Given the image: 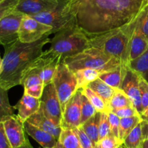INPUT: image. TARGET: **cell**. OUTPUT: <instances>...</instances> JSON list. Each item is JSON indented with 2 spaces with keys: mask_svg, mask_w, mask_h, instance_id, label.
<instances>
[{
  "mask_svg": "<svg viewBox=\"0 0 148 148\" xmlns=\"http://www.w3.org/2000/svg\"><path fill=\"white\" fill-rule=\"evenodd\" d=\"M144 7V0H67L63 12L92 36L131 23Z\"/></svg>",
  "mask_w": 148,
  "mask_h": 148,
  "instance_id": "6da1fadb",
  "label": "cell"
},
{
  "mask_svg": "<svg viewBox=\"0 0 148 148\" xmlns=\"http://www.w3.org/2000/svg\"><path fill=\"white\" fill-rule=\"evenodd\" d=\"M49 35L33 43L20 40L4 46V54L0 73V86L5 90L21 85L22 79L30 64L41 55L43 46L50 43Z\"/></svg>",
  "mask_w": 148,
  "mask_h": 148,
  "instance_id": "7a4b0ae2",
  "label": "cell"
},
{
  "mask_svg": "<svg viewBox=\"0 0 148 148\" xmlns=\"http://www.w3.org/2000/svg\"><path fill=\"white\" fill-rule=\"evenodd\" d=\"M137 23V17L124 26L98 35L88 36L89 47H95L116 58L121 65L129 67L131 39Z\"/></svg>",
  "mask_w": 148,
  "mask_h": 148,
  "instance_id": "3957f363",
  "label": "cell"
},
{
  "mask_svg": "<svg viewBox=\"0 0 148 148\" xmlns=\"http://www.w3.org/2000/svg\"><path fill=\"white\" fill-rule=\"evenodd\" d=\"M63 62L74 73L83 68H92L104 73L114 71L121 65L116 58L95 47H88L75 55L66 57Z\"/></svg>",
  "mask_w": 148,
  "mask_h": 148,
  "instance_id": "277c9868",
  "label": "cell"
},
{
  "mask_svg": "<svg viewBox=\"0 0 148 148\" xmlns=\"http://www.w3.org/2000/svg\"><path fill=\"white\" fill-rule=\"evenodd\" d=\"M50 44L49 49L64 59L89 47V38L77 26H72L55 33Z\"/></svg>",
  "mask_w": 148,
  "mask_h": 148,
  "instance_id": "5b68a950",
  "label": "cell"
},
{
  "mask_svg": "<svg viewBox=\"0 0 148 148\" xmlns=\"http://www.w3.org/2000/svg\"><path fill=\"white\" fill-rule=\"evenodd\" d=\"M52 83L64 111L66 104L78 89L76 75L62 60L58 65Z\"/></svg>",
  "mask_w": 148,
  "mask_h": 148,
  "instance_id": "8992f818",
  "label": "cell"
},
{
  "mask_svg": "<svg viewBox=\"0 0 148 148\" xmlns=\"http://www.w3.org/2000/svg\"><path fill=\"white\" fill-rule=\"evenodd\" d=\"M62 60L63 58L60 55L48 49L30 64L25 72L30 71L37 73L46 86L52 82L58 65Z\"/></svg>",
  "mask_w": 148,
  "mask_h": 148,
  "instance_id": "52a82bcc",
  "label": "cell"
},
{
  "mask_svg": "<svg viewBox=\"0 0 148 148\" xmlns=\"http://www.w3.org/2000/svg\"><path fill=\"white\" fill-rule=\"evenodd\" d=\"M40 100V108L45 115L54 123L61 126L63 110L53 83L45 86Z\"/></svg>",
  "mask_w": 148,
  "mask_h": 148,
  "instance_id": "ba28073f",
  "label": "cell"
},
{
  "mask_svg": "<svg viewBox=\"0 0 148 148\" xmlns=\"http://www.w3.org/2000/svg\"><path fill=\"white\" fill-rule=\"evenodd\" d=\"M67 0H64L56 8L49 11L43 12L38 14L32 15L33 18L37 20L40 23L48 25L52 27L51 35L55 34L57 32L72 26H76L72 19L64 15L63 10Z\"/></svg>",
  "mask_w": 148,
  "mask_h": 148,
  "instance_id": "9c48e42d",
  "label": "cell"
},
{
  "mask_svg": "<svg viewBox=\"0 0 148 148\" xmlns=\"http://www.w3.org/2000/svg\"><path fill=\"white\" fill-rule=\"evenodd\" d=\"M52 27L40 23L27 15H25L19 29V40L23 43L37 41L46 35H51Z\"/></svg>",
  "mask_w": 148,
  "mask_h": 148,
  "instance_id": "30bf717a",
  "label": "cell"
},
{
  "mask_svg": "<svg viewBox=\"0 0 148 148\" xmlns=\"http://www.w3.org/2000/svg\"><path fill=\"white\" fill-rule=\"evenodd\" d=\"M24 15L14 10L0 19V45L5 46L19 40V29Z\"/></svg>",
  "mask_w": 148,
  "mask_h": 148,
  "instance_id": "8fae6325",
  "label": "cell"
},
{
  "mask_svg": "<svg viewBox=\"0 0 148 148\" xmlns=\"http://www.w3.org/2000/svg\"><path fill=\"white\" fill-rule=\"evenodd\" d=\"M81 94L82 89H79L65 106L61 122L62 129H74L81 126Z\"/></svg>",
  "mask_w": 148,
  "mask_h": 148,
  "instance_id": "7c38bea8",
  "label": "cell"
},
{
  "mask_svg": "<svg viewBox=\"0 0 148 148\" xmlns=\"http://www.w3.org/2000/svg\"><path fill=\"white\" fill-rule=\"evenodd\" d=\"M4 133L11 148H19L25 143L24 126L17 115L9 116L1 121Z\"/></svg>",
  "mask_w": 148,
  "mask_h": 148,
  "instance_id": "4fadbf2b",
  "label": "cell"
},
{
  "mask_svg": "<svg viewBox=\"0 0 148 148\" xmlns=\"http://www.w3.org/2000/svg\"><path fill=\"white\" fill-rule=\"evenodd\" d=\"M140 75L132 70L130 67L127 68L125 77L123 81L121 89H122L130 97L133 106L135 107L140 114L143 113L141 102V95L139 87Z\"/></svg>",
  "mask_w": 148,
  "mask_h": 148,
  "instance_id": "5bb4252c",
  "label": "cell"
},
{
  "mask_svg": "<svg viewBox=\"0 0 148 148\" xmlns=\"http://www.w3.org/2000/svg\"><path fill=\"white\" fill-rule=\"evenodd\" d=\"M64 0H20L14 11L34 15L56 8Z\"/></svg>",
  "mask_w": 148,
  "mask_h": 148,
  "instance_id": "9a60e30c",
  "label": "cell"
},
{
  "mask_svg": "<svg viewBox=\"0 0 148 148\" xmlns=\"http://www.w3.org/2000/svg\"><path fill=\"white\" fill-rule=\"evenodd\" d=\"M40 107V99L32 97L25 93L18 102L14 106V110H17V116L23 123L33 115L37 113Z\"/></svg>",
  "mask_w": 148,
  "mask_h": 148,
  "instance_id": "2e32d148",
  "label": "cell"
},
{
  "mask_svg": "<svg viewBox=\"0 0 148 148\" xmlns=\"http://www.w3.org/2000/svg\"><path fill=\"white\" fill-rule=\"evenodd\" d=\"M21 85L24 87L25 94L39 99L43 94L45 86L40 75L37 73L30 71H26L24 73Z\"/></svg>",
  "mask_w": 148,
  "mask_h": 148,
  "instance_id": "e0dca14e",
  "label": "cell"
},
{
  "mask_svg": "<svg viewBox=\"0 0 148 148\" xmlns=\"http://www.w3.org/2000/svg\"><path fill=\"white\" fill-rule=\"evenodd\" d=\"M23 126L26 133L43 148H54L57 145L58 140L56 138L40 128L31 124L28 121L23 123Z\"/></svg>",
  "mask_w": 148,
  "mask_h": 148,
  "instance_id": "ac0fdd59",
  "label": "cell"
},
{
  "mask_svg": "<svg viewBox=\"0 0 148 148\" xmlns=\"http://www.w3.org/2000/svg\"><path fill=\"white\" fill-rule=\"evenodd\" d=\"M26 121H28L31 124L34 125V126L41 129L42 130L49 133L53 137L56 138L57 140L59 139L62 130V126L56 124L52 120L48 118L40 108L39 109L37 113L29 118Z\"/></svg>",
  "mask_w": 148,
  "mask_h": 148,
  "instance_id": "d6986e66",
  "label": "cell"
},
{
  "mask_svg": "<svg viewBox=\"0 0 148 148\" xmlns=\"http://www.w3.org/2000/svg\"><path fill=\"white\" fill-rule=\"evenodd\" d=\"M148 49V39L136 23L130 44V61L141 56Z\"/></svg>",
  "mask_w": 148,
  "mask_h": 148,
  "instance_id": "ffe728a7",
  "label": "cell"
},
{
  "mask_svg": "<svg viewBox=\"0 0 148 148\" xmlns=\"http://www.w3.org/2000/svg\"><path fill=\"white\" fill-rule=\"evenodd\" d=\"M127 68L128 67L121 65L114 71L101 73V75H99V78L113 88L121 89Z\"/></svg>",
  "mask_w": 148,
  "mask_h": 148,
  "instance_id": "44dd1931",
  "label": "cell"
},
{
  "mask_svg": "<svg viewBox=\"0 0 148 148\" xmlns=\"http://www.w3.org/2000/svg\"><path fill=\"white\" fill-rule=\"evenodd\" d=\"M54 148H82L75 129H62L57 145Z\"/></svg>",
  "mask_w": 148,
  "mask_h": 148,
  "instance_id": "7402d4cb",
  "label": "cell"
},
{
  "mask_svg": "<svg viewBox=\"0 0 148 148\" xmlns=\"http://www.w3.org/2000/svg\"><path fill=\"white\" fill-rule=\"evenodd\" d=\"M88 86L90 88L92 91H95L97 94H98L103 100V101L106 103L108 106L116 89H114L111 87V86L108 85L106 83L104 82L100 78H97L96 80L92 81Z\"/></svg>",
  "mask_w": 148,
  "mask_h": 148,
  "instance_id": "603a6c76",
  "label": "cell"
},
{
  "mask_svg": "<svg viewBox=\"0 0 148 148\" xmlns=\"http://www.w3.org/2000/svg\"><path fill=\"white\" fill-rule=\"evenodd\" d=\"M101 113L97 112L95 115L87 120L85 123L81 126L84 132L87 136L92 141L94 146L97 145L99 142V135H98V126H99V120Z\"/></svg>",
  "mask_w": 148,
  "mask_h": 148,
  "instance_id": "cb8c5ba5",
  "label": "cell"
},
{
  "mask_svg": "<svg viewBox=\"0 0 148 148\" xmlns=\"http://www.w3.org/2000/svg\"><path fill=\"white\" fill-rule=\"evenodd\" d=\"M77 79V88L84 89L88 86L90 83L99 78L101 73L92 68H83L75 72Z\"/></svg>",
  "mask_w": 148,
  "mask_h": 148,
  "instance_id": "d4e9b609",
  "label": "cell"
},
{
  "mask_svg": "<svg viewBox=\"0 0 148 148\" xmlns=\"http://www.w3.org/2000/svg\"><path fill=\"white\" fill-rule=\"evenodd\" d=\"M129 67L148 83V49L141 56L130 61Z\"/></svg>",
  "mask_w": 148,
  "mask_h": 148,
  "instance_id": "484cf974",
  "label": "cell"
},
{
  "mask_svg": "<svg viewBox=\"0 0 148 148\" xmlns=\"http://www.w3.org/2000/svg\"><path fill=\"white\" fill-rule=\"evenodd\" d=\"M143 142V126L141 122L125 138L123 142V147L125 148H142Z\"/></svg>",
  "mask_w": 148,
  "mask_h": 148,
  "instance_id": "4316f807",
  "label": "cell"
},
{
  "mask_svg": "<svg viewBox=\"0 0 148 148\" xmlns=\"http://www.w3.org/2000/svg\"><path fill=\"white\" fill-rule=\"evenodd\" d=\"M143 121L140 115L132 116L128 118H120L119 124V139L124 142L129 133L134 129L136 126Z\"/></svg>",
  "mask_w": 148,
  "mask_h": 148,
  "instance_id": "83f0119b",
  "label": "cell"
},
{
  "mask_svg": "<svg viewBox=\"0 0 148 148\" xmlns=\"http://www.w3.org/2000/svg\"><path fill=\"white\" fill-rule=\"evenodd\" d=\"M82 93L86 96L92 105L95 107L97 112L99 113H108L110 109L106 103L102 98L88 86L82 89Z\"/></svg>",
  "mask_w": 148,
  "mask_h": 148,
  "instance_id": "f1b7e54d",
  "label": "cell"
},
{
  "mask_svg": "<svg viewBox=\"0 0 148 148\" xmlns=\"http://www.w3.org/2000/svg\"><path fill=\"white\" fill-rule=\"evenodd\" d=\"M127 106H133L130 97L122 89H116L108 104L110 110L119 109Z\"/></svg>",
  "mask_w": 148,
  "mask_h": 148,
  "instance_id": "f546056e",
  "label": "cell"
},
{
  "mask_svg": "<svg viewBox=\"0 0 148 148\" xmlns=\"http://www.w3.org/2000/svg\"><path fill=\"white\" fill-rule=\"evenodd\" d=\"M7 91L0 86V122L9 116L15 115L14 106H12L9 101Z\"/></svg>",
  "mask_w": 148,
  "mask_h": 148,
  "instance_id": "4dcf8cb0",
  "label": "cell"
},
{
  "mask_svg": "<svg viewBox=\"0 0 148 148\" xmlns=\"http://www.w3.org/2000/svg\"><path fill=\"white\" fill-rule=\"evenodd\" d=\"M97 113L95 107L90 102L88 97L82 93L81 94V126L87 120L95 115Z\"/></svg>",
  "mask_w": 148,
  "mask_h": 148,
  "instance_id": "1f68e13d",
  "label": "cell"
},
{
  "mask_svg": "<svg viewBox=\"0 0 148 148\" xmlns=\"http://www.w3.org/2000/svg\"><path fill=\"white\" fill-rule=\"evenodd\" d=\"M111 134V126L108 120V113H101L98 126V135L99 141Z\"/></svg>",
  "mask_w": 148,
  "mask_h": 148,
  "instance_id": "d6a6232c",
  "label": "cell"
},
{
  "mask_svg": "<svg viewBox=\"0 0 148 148\" xmlns=\"http://www.w3.org/2000/svg\"><path fill=\"white\" fill-rule=\"evenodd\" d=\"M137 24L148 39V4L145 6L137 17Z\"/></svg>",
  "mask_w": 148,
  "mask_h": 148,
  "instance_id": "836d02e7",
  "label": "cell"
},
{
  "mask_svg": "<svg viewBox=\"0 0 148 148\" xmlns=\"http://www.w3.org/2000/svg\"><path fill=\"white\" fill-rule=\"evenodd\" d=\"M97 144L103 148H119L123 146V142L112 134L100 140Z\"/></svg>",
  "mask_w": 148,
  "mask_h": 148,
  "instance_id": "e575fe53",
  "label": "cell"
},
{
  "mask_svg": "<svg viewBox=\"0 0 148 148\" xmlns=\"http://www.w3.org/2000/svg\"><path fill=\"white\" fill-rule=\"evenodd\" d=\"M20 0H2L0 1V19L15 10Z\"/></svg>",
  "mask_w": 148,
  "mask_h": 148,
  "instance_id": "d590c367",
  "label": "cell"
},
{
  "mask_svg": "<svg viewBox=\"0 0 148 148\" xmlns=\"http://www.w3.org/2000/svg\"><path fill=\"white\" fill-rule=\"evenodd\" d=\"M139 87L141 95V102L143 112L148 107V83L145 81L141 76H140Z\"/></svg>",
  "mask_w": 148,
  "mask_h": 148,
  "instance_id": "8d00e7d4",
  "label": "cell"
},
{
  "mask_svg": "<svg viewBox=\"0 0 148 148\" xmlns=\"http://www.w3.org/2000/svg\"><path fill=\"white\" fill-rule=\"evenodd\" d=\"M110 111H112L113 113H115L120 118L132 117V116L135 115H140L139 112L137 111V110L134 106H127V107H121V108L116 109V110H110Z\"/></svg>",
  "mask_w": 148,
  "mask_h": 148,
  "instance_id": "74e56055",
  "label": "cell"
},
{
  "mask_svg": "<svg viewBox=\"0 0 148 148\" xmlns=\"http://www.w3.org/2000/svg\"><path fill=\"white\" fill-rule=\"evenodd\" d=\"M108 120H109L110 126H111V134L119 139V124L120 118L118 117L112 111L108 113Z\"/></svg>",
  "mask_w": 148,
  "mask_h": 148,
  "instance_id": "f35d334b",
  "label": "cell"
},
{
  "mask_svg": "<svg viewBox=\"0 0 148 148\" xmlns=\"http://www.w3.org/2000/svg\"><path fill=\"white\" fill-rule=\"evenodd\" d=\"M75 129L77 134L78 137H79V142H80L82 148H95V146H94L93 144H92V141L90 139V138L88 137L86 135V133L84 132L83 129H82L81 126L75 128V129Z\"/></svg>",
  "mask_w": 148,
  "mask_h": 148,
  "instance_id": "ab89813d",
  "label": "cell"
},
{
  "mask_svg": "<svg viewBox=\"0 0 148 148\" xmlns=\"http://www.w3.org/2000/svg\"><path fill=\"white\" fill-rule=\"evenodd\" d=\"M0 148H11L4 133V127L1 122H0Z\"/></svg>",
  "mask_w": 148,
  "mask_h": 148,
  "instance_id": "60d3db41",
  "label": "cell"
},
{
  "mask_svg": "<svg viewBox=\"0 0 148 148\" xmlns=\"http://www.w3.org/2000/svg\"><path fill=\"white\" fill-rule=\"evenodd\" d=\"M142 126H143V139H148V123L142 121Z\"/></svg>",
  "mask_w": 148,
  "mask_h": 148,
  "instance_id": "b9f144b4",
  "label": "cell"
},
{
  "mask_svg": "<svg viewBox=\"0 0 148 148\" xmlns=\"http://www.w3.org/2000/svg\"><path fill=\"white\" fill-rule=\"evenodd\" d=\"M140 117H141L143 121L148 123V107L140 114Z\"/></svg>",
  "mask_w": 148,
  "mask_h": 148,
  "instance_id": "7bdbcfd3",
  "label": "cell"
},
{
  "mask_svg": "<svg viewBox=\"0 0 148 148\" xmlns=\"http://www.w3.org/2000/svg\"><path fill=\"white\" fill-rule=\"evenodd\" d=\"M19 148H33V147L32 146V145L30 144V142H29L28 139H27L25 143L23 145H22V146Z\"/></svg>",
  "mask_w": 148,
  "mask_h": 148,
  "instance_id": "ee69618b",
  "label": "cell"
},
{
  "mask_svg": "<svg viewBox=\"0 0 148 148\" xmlns=\"http://www.w3.org/2000/svg\"><path fill=\"white\" fill-rule=\"evenodd\" d=\"M142 148H148V139H143Z\"/></svg>",
  "mask_w": 148,
  "mask_h": 148,
  "instance_id": "f6af8a7d",
  "label": "cell"
},
{
  "mask_svg": "<svg viewBox=\"0 0 148 148\" xmlns=\"http://www.w3.org/2000/svg\"><path fill=\"white\" fill-rule=\"evenodd\" d=\"M1 65H2V58L1 57V55H0V73H1Z\"/></svg>",
  "mask_w": 148,
  "mask_h": 148,
  "instance_id": "bcb514c9",
  "label": "cell"
},
{
  "mask_svg": "<svg viewBox=\"0 0 148 148\" xmlns=\"http://www.w3.org/2000/svg\"><path fill=\"white\" fill-rule=\"evenodd\" d=\"M148 4V0H144V5H147Z\"/></svg>",
  "mask_w": 148,
  "mask_h": 148,
  "instance_id": "7dc6e473",
  "label": "cell"
},
{
  "mask_svg": "<svg viewBox=\"0 0 148 148\" xmlns=\"http://www.w3.org/2000/svg\"><path fill=\"white\" fill-rule=\"evenodd\" d=\"M95 148H103V147H101V146H100V145H98V144H97L96 145H95Z\"/></svg>",
  "mask_w": 148,
  "mask_h": 148,
  "instance_id": "c3c4849f",
  "label": "cell"
},
{
  "mask_svg": "<svg viewBox=\"0 0 148 148\" xmlns=\"http://www.w3.org/2000/svg\"><path fill=\"white\" fill-rule=\"evenodd\" d=\"M2 1V0H0V1Z\"/></svg>",
  "mask_w": 148,
  "mask_h": 148,
  "instance_id": "681fc988",
  "label": "cell"
}]
</instances>
